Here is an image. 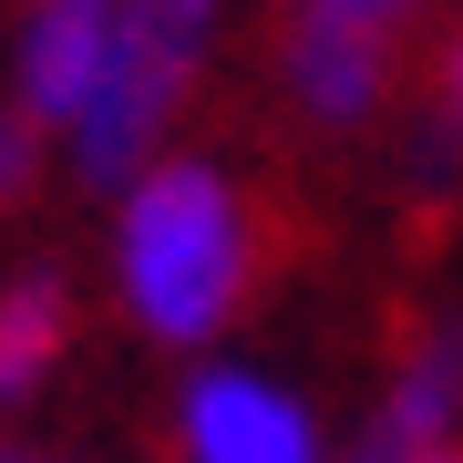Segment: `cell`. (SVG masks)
Masks as SVG:
<instances>
[{"instance_id":"ba28073f","label":"cell","mask_w":463,"mask_h":463,"mask_svg":"<svg viewBox=\"0 0 463 463\" xmlns=\"http://www.w3.org/2000/svg\"><path fill=\"white\" fill-rule=\"evenodd\" d=\"M381 134H392V175L412 185L422 206H443L453 185H463V134H453L443 114H432V103H422V114H392Z\"/></svg>"},{"instance_id":"8fae6325","label":"cell","mask_w":463,"mask_h":463,"mask_svg":"<svg viewBox=\"0 0 463 463\" xmlns=\"http://www.w3.org/2000/svg\"><path fill=\"white\" fill-rule=\"evenodd\" d=\"M0 463H103V453H72V443H32V432H0Z\"/></svg>"},{"instance_id":"30bf717a","label":"cell","mask_w":463,"mask_h":463,"mask_svg":"<svg viewBox=\"0 0 463 463\" xmlns=\"http://www.w3.org/2000/svg\"><path fill=\"white\" fill-rule=\"evenodd\" d=\"M422 103H432V114L463 134V0H453L443 21H432V93H422Z\"/></svg>"},{"instance_id":"52a82bcc","label":"cell","mask_w":463,"mask_h":463,"mask_svg":"<svg viewBox=\"0 0 463 463\" xmlns=\"http://www.w3.org/2000/svg\"><path fill=\"white\" fill-rule=\"evenodd\" d=\"M268 21H298V32H350V42H392L412 52L432 32V0H268Z\"/></svg>"},{"instance_id":"5b68a950","label":"cell","mask_w":463,"mask_h":463,"mask_svg":"<svg viewBox=\"0 0 463 463\" xmlns=\"http://www.w3.org/2000/svg\"><path fill=\"white\" fill-rule=\"evenodd\" d=\"M114 11H124V0H11V32H0V93L52 134V155H62V124L83 114V93H93V72H103Z\"/></svg>"},{"instance_id":"6da1fadb","label":"cell","mask_w":463,"mask_h":463,"mask_svg":"<svg viewBox=\"0 0 463 463\" xmlns=\"http://www.w3.org/2000/svg\"><path fill=\"white\" fill-rule=\"evenodd\" d=\"M268 279V206L237 155L165 145L103 196V298L145 350H227Z\"/></svg>"},{"instance_id":"3957f363","label":"cell","mask_w":463,"mask_h":463,"mask_svg":"<svg viewBox=\"0 0 463 463\" xmlns=\"http://www.w3.org/2000/svg\"><path fill=\"white\" fill-rule=\"evenodd\" d=\"M165 453L175 463H350L319 422V402L288 371L248 350H196L165 392Z\"/></svg>"},{"instance_id":"9c48e42d","label":"cell","mask_w":463,"mask_h":463,"mask_svg":"<svg viewBox=\"0 0 463 463\" xmlns=\"http://www.w3.org/2000/svg\"><path fill=\"white\" fill-rule=\"evenodd\" d=\"M52 175H62V155H52V134H42L32 114H21L11 93H0V216H11V206H32V196H42Z\"/></svg>"},{"instance_id":"8992f818","label":"cell","mask_w":463,"mask_h":463,"mask_svg":"<svg viewBox=\"0 0 463 463\" xmlns=\"http://www.w3.org/2000/svg\"><path fill=\"white\" fill-rule=\"evenodd\" d=\"M83 350V279L62 258L0 268V412H32Z\"/></svg>"},{"instance_id":"277c9868","label":"cell","mask_w":463,"mask_h":463,"mask_svg":"<svg viewBox=\"0 0 463 463\" xmlns=\"http://www.w3.org/2000/svg\"><path fill=\"white\" fill-rule=\"evenodd\" d=\"M443 443H463V298L453 309H422L392 340L350 463H402V453H443Z\"/></svg>"},{"instance_id":"7a4b0ae2","label":"cell","mask_w":463,"mask_h":463,"mask_svg":"<svg viewBox=\"0 0 463 463\" xmlns=\"http://www.w3.org/2000/svg\"><path fill=\"white\" fill-rule=\"evenodd\" d=\"M227 42H237V0H124L83 114L62 124V175L114 196L145 155L185 145V114L206 103Z\"/></svg>"},{"instance_id":"7c38bea8","label":"cell","mask_w":463,"mask_h":463,"mask_svg":"<svg viewBox=\"0 0 463 463\" xmlns=\"http://www.w3.org/2000/svg\"><path fill=\"white\" fill-rule=\"evenodd\" d=\"M402 463H463V443H443V453H402Z\"/></svg>"}]
</instances>
